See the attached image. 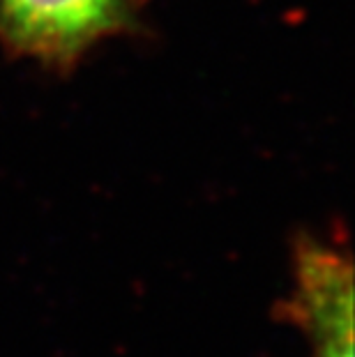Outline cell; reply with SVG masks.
Returning <instances> with one entry per match:
<instances>
[{"label": "cell", "mask_w": 355, "mask_h": 357, "mask_svg": "<svg viewBox=\"0 0 355 357\" xmlns=\"http://www.w3.org/2000/svg\"><path fill=\"white\" fill-rule=\"evenodd\" d=\"M150 0H0V44L51 70H72L111 37L134 33Z\"/></svg>", "instance_id": "1"}, {"label": "cell", "mask_w": 355, "mask_h": 357, "mask_svg": "<svg viewBox=\"0 0 355 357\" xmlns=\"http://www.w3.org/2000/svg\"><path fill=\"white\" fill-rule=\"evenodd\" d=\"M353 265L351 256L300 235L293 249V288L284 302L312 346L314 357H353Z\"/></svg>", "instance_id": "2"}]
</instances>
